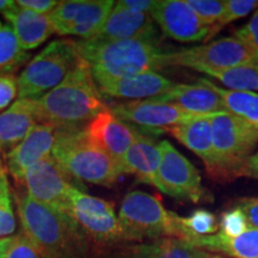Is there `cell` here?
<instances>
[{"instance_id":"6da1fadb","label":"cell","mask_w":258,"mask_h":258,"mask_svg":"<svg viewBox=\"0 0 258 258\" xmlns=\"http://www.w3.org/2000/svg\"><path fill=\"white\" fill-rule=\"evenodd\" d=\"M77 49L88 63L97 85L169 67L170 50L159 42L141 40H77Z\"/></svg>"},{"instance_id":"7a4b0ae2","label":"cell","mask_w":258,"mask_h":258,"mask_svg":"<svg viewBox=\"0 0 258 258\" xmlns=\"http://www.w3.org/2000/svg\"><path fill=\"white\" fill-rule=\"evenodd\" d=\"M40 123L60 129L85 127L97 114L106 109L88 63L83 59L56 88L35 99Z\"/></svg>"},{"instance_id":"3957f363","label":"cell","mask_w":258,"mask_h":258,"mask_svg":"<svg viewBox=\"0 0 258 258\" xmlns=\"http://www.w3.org/2000/svg\"><path fill=\"white\" fill-rule=\"evenodd\" d=\"M15 200L22 232L40 252L86 258L91 245L66 214L35 201L25 192L16 194Z\"/></svg>"},{"instance_id":"277c9868","label":"cell","mask_w":258,"mask_h":258,"mask_svg":"<svg viewBox=\"0 0 258 258\" xmlns=\"http://www.w3.org/2000/svg\"><path fill=\"white\" fill-rule=\"evenodd\" d=\"M51 157L71 178L111 186L123 175L120 164L92 144L83 129H61Z\"/></svg>"},{"instance_id":"5b68a950","label":"cell","mask_w":258,"mask_h":258,"mask_svg":"<svg viewBox=\"0 0 258 258\" xmlns=\"http://www.w3.org/2000/svg\"><path fill=\"white\" fill-rule=\"evenodd\" d=\"M118 219L132 243L161 238L188 239L182 217L166 209L159 196L141 190H133L124 196Z\"/></svg>"},{"instance_id":"8992f818","label":"cell","mask_w":258,"mask_h":258,"mask_svg":"<svg viewBox=\"0 0 258 258\" xmlns=\"http://www.w3.org/2000/svg\"><path fill=\"white\" fill-rule=\"evenodd\" d=\"M66 215L90 245L106 247L132 243L131 237L116 214L114 203L74 188L69 196Z\"/></svg>"},{"instance_id":"52a82bcc","label":"cell","mask_w":258,"mask_h":258,"mask_svg":"<svg viewBox=\"0 0 258 258\" xmlns=\"http://www.w3.org/2000/svg\"><path fill=\"white\" fill-rule=\"evenodd\" d=\"M215 167L212 178L231 180L240 177L245 160L258 144V127L232 114H218L211 118Z\"/></svg>"},{"instance_id":"ba28073f","label":"cell","mask_w":258,"mask_h":258,"mask_svg":"<svg viewBox=\"0 0 258 258\" xmlns=\"http://www.w3.org/2000/svg\"><path fill=\"white\" fill-rule=\"evenodd\" d=\"M76 41L55 40L32 57L18 77V98L37 99L56 88L80 61Z\"/></svg>"},{"instance_id":"9c48e42d","label":"cell","mask_w":258,"mask_h":258,"mask_svg":"<svg viewBox=\"0 0 258 258\" xmlns=\"http://www.w3.org/2000/svg\"><path fill=\"white\" fill-rule=\"evenodd\" d=\"M256 61V54L234 36L219 38L201 46L170 50L169 53V67L183 66L195 71L228 69Z\"/></svg>"},{"instance_id":"30bf717a","label":"cell","mask_w":258,"mask_h":258,"mask_svg":"<svg viewBox=\"0 0 258 258\" xmlns=\"http://www.w3.org/2000/svg\"><path fill=\"white\" fill-rule=\"evenodd\" d=\"M160 165L157 189L170 198L199 203L206 199L201 175L188 158L167 140L159 141Z\"/></svg>"},{"instance_id":"8fae6325","label":"cell","mask_w":258,"mask_h":258,"mask_svg":"<svg viewBox=\"0 0 258 258\" xmlns=\"http://www.w3.org/2000/svg\"><path fill=\"white\" fill-rule=\"evenodd\" d=\"M115 3L112 0H63L49 18L55 34L91 40L98 34Z\"/></svg>"},{"instance_id":"7c38bea8","label":"cell","mask_w":258,"mask_h":258,"mask_svg":"<svg viewBox=\"0 0 258 258\" xmlns=\"http://www.w3.org/2000/svg\"><path fill=\"white\" fill-rule=\"evenodd\" d=\"M22 184L29 198L66 214L69 196L74 184L53 157L44 158L31 166Z\"/></svg>"},{"instance_id":"4fadbf2b","label":"cell","mask_w":258,"mask_h":258,"mask_svg":"<svg viewBox=\"0 0 258 258\" xmlns=\"http://www.w3.org/2000/svg\"><path fill=\"white\" fill-rule=\"evenodd\" d=\"M111 110L127 123L148 132H161L165 129L170 131L176 125L186 123L196 118L215 116L190 114L178 106L158 101L156 98L118 103L112 106Z\"/></svg>"},{"instance_id":"5bb4252c","label":"cell","mask_w":258,"mask_h":258,"mask_svg":"<svg viewBox=\"0 0 258 258\" xmlns=\"http://www.w3.org/2000/svg\"><path fill=\"white\" fill-rule=\"evenodd\" d=\"M151 17L166 37L182 43L207 41L211 32L186 0L156 2Z\"/></svg>"},{"instance_id":"9a60e30c","label":"cell","mask_w":258,"mask_h":258,"mask_svg":"<svg viewBox=\"0 0 258 258\" xmlns=\"http://www.w3.org/2000/svg\"><path fill=\"white\" fill-rule=\"evenodd\" d=\"M60 131L54 124L38 123L21 143L9 151L6 154V172L15 182L22 184L31 166L51 156Z\"/></svg>"},{"instance_id":"2e32d148","label":"cell","mask_w":258,"mask_h":258,"mask_svg":"<svg viewBox=\"0 0 258 258\" xmlns=\"http://www.w3.org/2000/svg\"><path fill=\"white\" fill-rule=\"evenodd\" d=\"M83 131L92 144L109 154L120 166L125 153L140 134V131L121 120L108 108L97 114Z\"/></svg>"},{"instance_id":"e0dca14e","label":"cell","mask_w":258,"mask_h":258,"mask_svg":"<svg viewBox=\"0 0 258 258\" xmlns=\"http://www.w3.org/2000/svg\"><path fill=\"white\" fill-rule=\"evenodd\" d=\"M93 38L101 41L141 40L159 42V34L151 15L129 10L117 2L102 29Z\"/></svg>"},{"instance_id":"ac0fdd59","label":"cell","mask_w":258,"mask_h":258,"mask_svg":"<svg viewBox=\"0 0 258 258\" xmlns=\"http://www.w3.org/2000/svg\"><path fill=\"white\" fill-rule=\"evenodd\" d=\"M173 85L175 83L163 74L146 72L103 83L98 85V89L102 95L117 99H128V102H131L161 96Z\"/></svg>"},{"instance_id":"d6986e66","label":"cell","mask_w":258,"mask_h":258,"mask_svg":"<svg viewBox=\"0 0 258 258\" xmlns=\"http://www.w3.org/2000/svg\"><path fill=\"white\" fill-rule=\"evenodd\" d=\"M158 101L170 103L190 114L217 115L230 114L221 97L214 90L201 83L175 84L164 95L154 97Z\"/></svg>"},{"instance_id":"ffe728a7","label":"cell","mask_w":258,"mask_h":258,"mask_svg":"<svg viewBox=\"0 0 258 258\" xmlns=\"http://www.w3.org/2000/svg\"><path fill=\"white\" fill-rule=\"evenodd\" d=\"M160 158L159 143L156 138L140 132L121 161L122 172L134 175L139 182L157 188Z\"/></svg>"},{"instance_id":"44dd1931","label":"cell","mask_w":258,"mask_h":258,"mask_svg":"<svg viewBox=\"0 0 258 258\" xmlns=\"http://www.w3.org/2000/svg\"><path fill=\"white\" fill-rule=\"evenodd\" d=\"M24 50H32L55 34L49 15H40L19 6L3 14Z\"/></svg>"},{"instance_id":"7402d4cb","label":"cell","mask_w":258,"mask_h":258,"mask_svg":"<svg viewBox=\"0 0 258 258\" xmlns=\"http://www.w3.org/2000/svg\"><path fill=\"white\" fill-rule=\"evenodd\" d=\"M38 123L35 99L18 98L9 109L0 112V150L14 148Z\"/></svg>"},{"instance_id":"603a6c76","label":"cell","mask_w":258,"mask_h":258,"mask_svg":"<svg viewBox=\"0 0 258 258\" xmlns=\"http://www.w3.org/2000/svg\"><path fill=\"white\" fill-rule=\"evenodd\" d=\"M213 117V116H212ZM196 118L186 123L176 125L170 129V133L176 140L189 148L205 164L206 170L212 175L215 167L214 145H213V132L211 118Z\"/></svg>"},{"instance_id":"cb8c5ba5","label":"cell","mask_w":258,"mask_h":258,"mask_svg":"<svg viewBox=\"0 0 258 258\" xmlns=\"http://www.w3.org/2000/svg\"><path fill=\"white\" fill-rule=\"evenodd\" d=\"M186 243L207 252L232 258H258V230L254 228H249L237 237H227L218 231L215 234L186 240Z\"/></svg>"},{"instance_id":"d4e9b609","label":"cell","mask_w":258,"mask_h":258,"mask_svg":"<svg viewBox=\"0 0 258 258\" xmlns=\"http://www.w3.org/2000/svg\"><path fill=\"white\" fill-rule=\"evenodd\" d=\"M120 253L123 258H213L211 252L176 238L128 245Z\"/></svg>"},{"instance_id":"484cf974","label":"cell","mask_w":258,"mask_h":258,"mask_svg":"<svg viewBox=\"0 0 258 258\" xmlns=\"http://www.w3.org/2000/svg\"><path fill=\"white\" fill-rule=\"evenodd\" d=\"M198 82L214 90L221 97L222 102L230 114L258 127V93L232 91V90L215 85L207 78H200Z\"/></svg>"},{"instance_id":"4316f807","label":"cell","mask_w":258,"mask_h":258,"mask_svg":"<svg viewBox=\"0 0 258 258\" xmlns=\"http://www.w3.org/2000/svg\"><path fill=\"white\" fill-rule=\"evenodd\" d=\"M232 91H258V61L228 69H200Z\"/></svg>"},{"instance_id":"83f0119b","label":"cell","mask_w":258,"mask_h":258,"mask_svg":"<svg viewBox=\"0 0 258 258\" xmlns=\"http://www.w3.org/2000/svg\"><path fill=\"white\" fill-rule=\"evenodd\" d=\"M30 53L18 43L10 25L0 28V76L14 74L30 61Z\"/></svg>"},{"instance_id":"f1b7e54d","label":"cell","mask_w":258,"mask_h":258,"mask_svg":"<svg viewBox=\"0 0 258 258\" xmlns=\"http://www.w3.org/2000/svg\"><path fill=\"white\" fill-rule=\"evenodd\" d=\"M182 224L188 233L186 240L207 237V235L215 234L219 231V224L215 215L206 209H198L192 212L189 217L182 218Z\"/></svg>"},{"instance_id":"f546056e","label":"cell","mask_w":258,"mask_h":258,"mask_svg":"<svg viewBox=\"0 0 258 258\" xmlns=\"http://www.w3.org/2000/svg\"><path fill=\"white\" fill-rule=\"evenodd\" d=\"M0 258H42L23 232L0 239Z\"/></svg>"},{"instance_id":"4dcf8cb0","label":"cell","mask_w":258,"mask_h":258,"mask_svg":"<svg viewBox=\"0 0 258 258\" xmlns=\"http://www.w3.org/2000/svg\"><path fill=\"white\" fill-rule=\"evenodd\" d=\"M16 225L17 224H16L8 173H4L0 177V239L14 234Z\"/></svg>"},{"instance_id":"1f68e13d","label":"cell","mask_w":258,"mask_h":258,"mask_svg":"<svg viewBox=\"0 0 258 258\" xmlns=\"http://www.w3.org/2000/svg\"><path fill=\"white\" fill-rule=\"evenodd\" d=\"M256 8H258L257 0H226L225 12L224 16H222V19L214 28L211 29L208 40L212 36H214L219 30H221L226 24L245 17V16L249 15Z\"/></svg>"},{"instance_id":"d6a6232c","label":"cell","mask_w":258,"mask_h":258,"mask_svg":"<svg viewBox=\"0 0 258 258\" xmlns=\"http://www.w3.org/2000/svg\"><path fill=\"white\" fill-rule=\"evenodd\" d=\"M199 18L208 25L214 28L222 19L225 12V2L222 0H186Z\"/></svg>"},{"instance_id":"836d02e7","label":"cell","mask_w":258,"mask_h":258,"mask_svg":"<svg viewBox=\"0 0 258 258\" xmlns=\"http://www.w3.org/2000/svg\"><path fill=\"white\" fill-rule=\"evenodd\" d=\"M250 225L243 211L235 206L234 208L225 212L219 222V232L227 237H237L249 230Z\"/></svg>"},{"instance_id":"e575fe53","label":"cell","mask_w":258,"mask_h":258,"mask_svg":"<svg viewBox=\"0 0 258 258\" xmlns=\"http://www.w3.org/2000/svg\"><path fill=\"white\" fill-rule=\"evenodd\" d=\"M18 97V78L15 74L0 76V112L14 104Z\"/></svg>"},{"instance_id":"d590c367","label":"cell","mask_w":258,"mask_h":258,"mask_svg":"<svg viewBox=\"0 0 258 258\" xmlns=\"http://www.w3.org/2000/svg\"><path fill=\"white\" fill-rule=\"evenodd\" d=\"M234 37L249 47L258 57V10L246 24L235 30Z\"/></svg>"},{"instance_id":"8d00e7d4","label":"cell","mask_w":258,"mask_h":258,"mask_svg":"<svg viewBox=\"0 0 258 258\" xmlns=\"http://www.w3.org/2000/svg\"><path fill=\"white\" fill-rule=\"evenodd\" d=\"M57 3L59 2H55V0H18L16 4L28 11L48 16L56 8Z\"/></svg>"},{"instance_id":"74e56055","label":"cell","mask_w":258,"mask_h":258,"mask_svg":"<svg viewBox=\"0 0 258 258\" xmlns=\"http://www.w3.org/2000/svg\"><path fill=\"white\" fill-rule=\"evenodd\" d=\"M247 219L250 227L258 230V198L243 199L238 201V206Z\"/></svg>"},{"instance_id":"f35d334b","label":"cell","mask_w":258,"mask_h":258,"mask_svg":"<svg viewBox=\"0 0 258 258\" xmlns=\"http://www.w3.org/2000/svg\"><path fill=\"white\" fill-rule=\"evenodd\" d=\"M120 3L129 10L147 15H151L156 5V2L153 0H120Z\"/></svg>"},{"instance_id":"ab89813d","label":"cell","mask_w":258,"mask_h":258,"mask_svg":"<svg viewBox=\"0 0 258 258\" xmlns=\"http://www.w3.org/2000/svg\"><path fill=\"white\" fill-rule=\"evenodd\" d=\"M250 177L258 179V150L245 160L240 170V177Z\"/></svg>"},{"instance_id":"60d3db41","label":"cell","mask_w":258,"mask_h":258,"mask_svg":"<svg viewBox=\"0 0 258 258\" xmlns=\"http://www.w3.org/2000/svg\"><path fill=\"white\" fill-rule=\"evenodd\" d=\"M86 258H123L120 252H110L108 249H103V247H90V251Z\"/></svg>"},{"instance_id":"b9f144b4","label":"cell","mask_w":258,"mask_h":258,"mask_svg":"<svg viewBox=\"0 0 258 258\" xmlns=\"http://www.w3.org/2000/svg\"><path fill=\"white\" fill-rule=\"evenodd\" d=\"M17 4L14 0H0V12L5 14V12L10 11V10L15 9Z\"/></svg>"},{"instance_id":"7bdbcfd3","label":"cell","mask_w":258,"mask_h":258,"mask_svg":"<svg viewBox=\"0 0 258 258\" xmlns=\"http://www.w3.org/2000/svg\"><path fill=\"white\" fill-rule=\"evenodd\" d=\"M40 252V251H38ZM41 257L42 258H70V257H66L63 256V254H60V253H54V252H40Z\"/></svg>"},{"instance_id":"ee69618b","label":"cell","mask_w":258,"mask_h":258,"mask_svg":"<svg viewBox=\"0 0 258 258\" xmlns=\"http://www.w3.org/2000/svg\"><path fill=\"white\" fill-rule=\"evenodd\" d=\"M4 173H6V169L4 167V165H3V160H2V158H0V177L4 175Z\"/></svg>"},{"instance_id":"f6af8a7d","label":"cell","mask_w":258,"mask_h":258,"mask_svg":"<svg viewBox=\"0 0 258 258\" xmlns=\"http://www.w3.org/2000/svg\"><path fill=\"white\" fill-rule=\"evenodd\" d=\"M213 258H224V257H221V256H217V254H213Z\"/></svg>"},{"instance_id":"bcb514c9","label":"cell","mask_w":258,"mask_h":258,"mask_svg":"<svg viewBox=\"0 0 258 258\" xmlns=\"http://www.w3.org/2000/svg\"><path fill=\"white\" fill-rule=\"evenodd\" d=\"M3 27V24H2V22H0V28H2Z\"/></svg>"}]
</instances>
